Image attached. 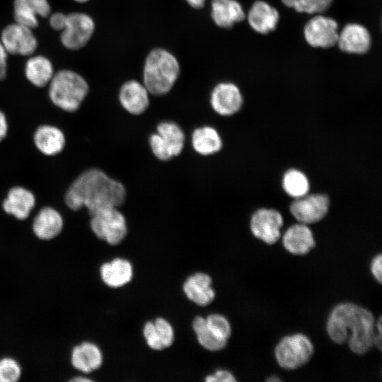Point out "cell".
<instances>
[{
    "mask_svg": "<svg viewBox=\"0 0 382 382\" xmlns=\"http://www.w3.org/2000/svg\"><path fill=\"white\" fill-rule=\"evenodd\" d=\"M329 205L330 199L326 195L306 194L294 199L291 204L290 212L299 223L314 224L325 216Z\"/></svg>",
    "mask_w": 382,
    "mask_h": 382,
    "instance_id": "cell-9",
    "label": "cell"
},
{
    "mask_svg": "<svg viewBox=\"0 0 382 382\" xmlns=\"http://www.w3.org/2000/svg\"><path fill=\"white\" fill-rule=\"evenodd\" d=\"M70 382H90L93 381L91 378H89L88 377H86L83 375H79L74 376L73 378L69 379Z\"/></svg>",
    "mask_w": 382,
    "mask_h": 382,
    "instance_id": "cell-40",
    "label": "cell"
},
{
    "mask_svg": "<svg viewBox=\"0 0 382 382\" xmlns=\"http://www.w3.org/2000/svg\"><path fill=\"white\" fill-rule=\"evenodd\" d=\"M192 328L199 343L207 350L219 351L223 349L227 345L228 342L214 335L208 328L206 319L203 317H196L193 320Z\"/></svg>",
    "mask_w": 382,
    "mask_h": 382,
    "instance_id": "cell-28",
    "label": "cell"
},
{
    "mask_svg": "<svg viewBox=\"0 0 382 382\" xmlns=\"http://www.w3.org/2000/svg\"><path fill=\"white\" fill-rule=\"evenodd\" d=\"M49 83L50 100L57 107L66 112L76 111L88 92L86 80L69 70L56 73Z\"/></svg>",
    "mask_w": 382,
    "mask_h": 382,
    "instance_id": "cell-4",
    "label": "cell"
},
{
    "mask_svg": "<svg viewBox=\"0 0 382 382\" xmlns=\"http://www.w3.org/2000/svg\"><path fill=\"white\" fill-rule=\"evenodd\" d=\"M192 144L196 152L208 156L221 149L222 141L214 128L204 126L195 129L192 135Z\"/></svg>",
    "mask_w": 382,
    "mask_h": 382,
    "instance_id": "cell-26",
    "label": "cell"
},
{
    "mask_svg": "<svg viewBox=\"0 0 382 382\" xmlns=\"http://www.w3.org/2000/svg\"><path fill=\"white\" fill-rule=\"evenodd\" d=\"M50 13L47 0H14L16 23L31 29L37 26V16L47 17Z\"/></svg>",
    "mask_w": 382,
    "mask_h": 382,
    "instance_id": "cell-21",
    "label": "cell"
},
{
    "mask_svg": "<svg viewBox=\"0 0 382 382\" xmlns=\"http://www.w3.org/2000/svg\"><path fill=\"white\" fill-rule=\"evenodd\" d=\"M125 186L98 168L83 172L65 194V203L74 211L86 207L91 216L101 210L117 207L125 201Z\"/></svg>",
    "mask_w": 382,
    "mask_h": 382,
    "instance_id": "cell-2",
    "label": "cell"
},
{
    "mask_svg": "<svg viewBox=\"0 0 382 382\" xmlns=\"http://www.w3.org/2000/svg\"><path fill=\"white\" fill-rule=\"evenodd\" d=\"M279 18L278 11L262 1L255 2L248 15L251 28L261 34H267L274 30Z\"/></svg>",
    "mask_w": 382,
    "mask_h": 382,
    "instance_id": "cell-24",
    "label": "cell"
},
{
    "mask_svg": "<svg viewBox=\"0 0 382 382\" xmlns=\"http://www.w3.org/2000/svg\"><path fill=\"white\" fill-rule=\"evenodd\" d=\"M35 205L34 195L21 186L13 187L8 192L3 202V209L18 220L26 219Z\"/></svg>",
    "mask_w": 382,
    "mask_h": 382,
    "instance_id": "cell-19",
    "label": "cell"
},
{
    "mask_svg": "<svg viewBox=\"0 0 382 382\" xmlns=\"http://www.w3.org/2000/svg\"><path fill=\"white\" fill-rule=\"evenodd\" d=\"M76 1L80 2V3H84L86 2L88 0H75Z\"/></svg>",
    "mask_w": 382,
    "mask_h": 382,
    "instance_id": "cell-43",
    "label": "cell"
},
{
    "mask_svg": "<svg viewBox=\"0 0 382 382\" xmlns=\"http://www.w3.org/2000/svg\"><path fill=\"white\" fill-rule=\"evenodd\" d=\"M371 272L375 279L379 283L382 282V255L378 253L371 260L370 265Z\"/></svg>",
    "mask_w": 382,
    "mask_h": 382,
    "instance_id": "cell-36",
    "label": "cell"
},
{
    "mask_svg": "<svg viewBox=\"0 0 382 382\" xmlns=\"http://www.w3.org/2000/svg\"><path fill=\"white\" fill-rule=\"evenodd\" d=\"M143 333L150 348L154 350H161L165 348L153 322L149 321L144 325Z\"/></svg>",
    "mask_w": 382,
    "mask_h": 382,
    "instance_id": "cell-34",
    "label": "cell"
},
{
    "mask_svg": "<svg viewBox=\"0 0 382 382\" xmlns=\"http://www.w3.org/2000/svg\"><path fill=\"white\" fill-rule=\"evenodd\" d=\"M154 323L164 347H170L174 340V331L172 325L162 318H156Z\"/></svg>",
    "mask_w": 382,
    "mask_h": 382,
    "instance_id": "cell-33",
    "label": "cell"
},
{
    "mask_svg": "<svg viewBox=\"0 0 382 382\" xmlns=\"http://www.w3.org/2000/svg\"><path fill=\"white\" fill-rule=\"evenodd\" d=\"M180 72L177 59L163 49L153 50L147 56L144 68V85L156 96L170 91Z\"/></svg>",
    "mask_w": 382,
    "mask_h": 382,
    "instance_id": "cell-3",
    "label": "cell"
},
{
    "mask_svg": "<svg viewBox=\"0 0 382 382\" xmlns=\"http://www.w3.org/2000/svg\"><path fill=\"white\" fill-rule=\"evenodd\" d=\"M210 103L214 110L223 116L237 112L243 104L238 88L232 83H220L213 89Z\"/></svg>",
    "mask_w": 382,
    "mask_h": 382,
    "instance_id": "cell-14",
    "label": "cell"
},
{
    "mask_svg": "<svg viewBox=\"0 0 382 382\" xmlns=\"http://www.w3.org/2000/svg\"><path fill=\"white\" fill-rule=\"evenodd\" d=\"M8 132V124L5 115L0 111V141L6 136Z\"/></svg>",
    "mask_w": 382,
    "mask_h": 382,
    "instance_id": "cell-39",
    "label": "cell"
},
{
    "mask_svg": "<svg viewBox=\"0 0 382 382\" xmlns=\"http://www.w3.org/2000/svg\"><path fill=\"white\" fill-rule=\"evenodd\" d=\"M282 187L287 195L296 199L308 193L309 182L303 173L290 169L283 176Z\"/></svg>",
    "mask_w": 382,
    "mask_h": 382,
    "instance_id": "cell-29",
    "label": "cell"
},
{
    "mask_svg": "<svg viewBox=\"0 0 382 382\" xmlns=\"http://www.w3.org/2000/svg\"><path fill=\"white\" fill-rule=\"evenodd\" d=\"M90 227L98 238L112 245L121 243L127 233L125 217L117 207L107 208L91 215Z\"/></svg>",
    "mask_w": 382,
    "mask_h": 382,
    "instance_id": "cell-6",
    "label": "cell"
},
{
    "mask_svg": "<svg viewBox=\"0 0 382 382\" xmlns=\"http://www.w3.org/2000/svg\"><path fill=\"white\" fill-rule=\"evenodd\" d=\"M375 323L373 313L367 308L353 303H341L330 311L326 330L335 343L347 342L352 352L361 355L374 345Z\"/></svg>",
    "mask_w": 382,
    "mask_h": 382,
    "instance_id": "cell-1",
    "label": "cell"
},
{
    "mask_svg": "<svg viewBox=\"0 0 382 382\" xmlns=\"http://www.w3.org/2000/svg\"><path fill=\"white\" fill-rule=\"evenodd\" d=\"M54 75L51 62L45 57H33L25 65V76L28 81L37 87L49 83Z\"/></svg>",
    "mask_w": 382,
    "mask_h": 382,
    "instance_id": "cell-27",
    "label": "cell"
},
{
    "mask_svg": "<svg viewBox=\"0 0 382 382\" xmlns=\"http://www.w3.org/2000/svg\"><path fill=\"white\" fill-rule=\"evenodd\" d=\"M283 224V217L278 211L262 208L252 215L250 228L255 237L267 245H273L281 236Z\"/></svg>",
    "mask_w": 382,
    "mask_h": 382,
    "instance_id": "cell-10",
    "label": "cell"
},
{
    "mask_svg": "<svg viewBox=\"0 0 382 382\" xmlns=\"http://www.w3.org/2000/svg\"><path fill=\"white\" fill-rule=\"evenodd\" d=\"M149 93L144 84L131 80L122 86L119 100L127 112L132 115H140L149 107Z\"/></svg>",
    "mask_w": 382,
    "mask_h": 382,
    "instance_id": "cell-17",
    "label": "cell"
},
{
    "mask_svg": "<svg viewBox=\"0 0 382 382\" xmlns=\"http://www.w3.org/2000/svg\"><path fill=\"white\" fill-rule=\"evenodd\" d=\"M282 244L286 251L294 255H304L316 245L311 230L306 224L299 223L287 228L282 237Z\"/></svg>",
    "mask_w": 382,
    "mask_h": 382,
    "instance_id": "cell-16",
    "label": "cell"
},
{
    "mask_svg": "<svg viewBox=\"0 0 382 382\" xmlns=\"http://www.w3.org/2000/svg\"><path fill=\"white\" fill-rule=\"evenodd\" d=\"M307 42L314 47L328 48L337 44V23L330 18L316 16L304 28Z\"/></svg>",
    "mask_w": 382,
    "mask_h": 382,
    "instance_id": "cell-12",
    "label": "cell"
},
{
    "mask_svg": "<svg viewBox=\"0 0 382 382\" xmlns=\"http://www.w3.org/2000/svg\"><path fill=\"white\" fill-rule=\"evenodd\" d=\"M69 361L75 370L86 375L100 368L103 357L100 347L96 344L84 341L71 348Z\"/></svg>",
    "mask_w": 382,
    "mask_h": 382,
    "instance_id": "cell-13",
    "label": "cell"
},
{
    "mask_svg": "<svg viewBox=\"0 0 382 382\" xmlns=\"http://www.w3.org/2000/svg\"><path fill=\"white\" fill-rule=\"evenodd\" d=\"M64 220L61 214L51 207L42 208L35 216L32 230L34 235L41 241H51L62 231Z\"/></svg>",
    "mask_w": 382,
    "mask_h": 382,
    "instance_id": "cell-15",
    "label": "cell"
},
{
    "mask_svg": "<svg viewBox=\"0 0 382 382\" xmlns=\"http://www.w3.org/2000/svg\"><path fill=\"white\" fill-rule=\"evenodd\" d=\"M206 319L207 325L217 337L228 342L231 334V325L226 317L221 314H210Z\"/></svg>",
    "mask_w": 382,
    "mask_h": 382,
    "instance_id": "cell-32",
    "label": "cell"
},
{
    "mask_svg": "<svg viewBox=\"0 0 382 382\" xmlns=\"http://www.w3.org/2000/svg\"><path fill=\"white\" fill-rule=\"evenodd\" d=\"M288 7L299 12L308 13H321L331 4L332 0H282Z\"/></svg>",
    "mask_w": 382,
    "mask_h": 382,
    "instance_id": "cell-31",
    "label": "cell"
},
{
    "mask_svg": "<svg viewBox=\"0 0 382 382\" xmlns=\"http://www.w3.org/2000/svg\"><path fill=\"white\" fill-rule=\"evenodd\" d=\"M1 39L7 53L11 54L29 55L37 48V40L31 28L17 23L4 28Z\"/></svg>",
    "mask_w": 382,
    "mask_h": 382,
    "instance_id": "cell-11",
    "label": "cell"
},
{
    "mask_svg": "<svg viewBox=\"0 0 382 382\" xmlns=\"http://www.w3.org/2000/svg\"><path fill=\"white\" fill-rule=\"evenodd\" d=\"M340 49L352 54H364L371 45V36L364 26L350 23L347 25L340 34L337 42Z\"/></svg>",
    "mask_w": 382,
    "mask_h": 382,
    "instance_id": "cell-18",
    "label": "cell"
},
{
    "mask_svg": "<svg viewBox=\"0 0 382 382\" xmlns=\"http://www.w3.org/2000/svg\"><path fill=\"white\" fill-rule=\"evenodd\" d=\"M94 28L93 19L87 14L74 13L66 15V21L62 30L61 41L68 49H80L91 37Z\"/></svg>",
    "mask_w": 382,
    "mask_h": 382,
    "instance_id": "cell-8",
    "label": "cell"
},
{
    "mask_svg": "<svg viewBox=\"0 0 382 382\" xmlns=\"http://www.w3.org/2000/svg\"><path fill=\"white\" fill-rule=\"evenodd\" d=\"M280 381H281V379L279 378H278L277 376H270L267 379V381H269V382Z\"/></svg>",
    "mask_w": 382,
    "mask_h": 382,
    "instance_id": "cell-42",
    "label": "cell"
},
{
    "mask_svg": "<svg viewBox=\"0 0 382 382\" xmlns=\"http://www.w3.org/2000/svg\"><path fill=\"white\" fill-rule=\"evenodd\" d=\"M185 134L173 122H162L157 126V132L149 138V144L154 156L161 161H168L178 156L183 149Z\"/></svg>",
    "mask_w": 382,
    "mask_h": 382,
    "instance_id": "cell-7",
    "label": "cell"
},
{
    "mask_svg": "<svg viewBox=\"0 0 382 382\" xmlns=\"http://www.w3.org/2000/svg\"><path fill=\"white\" fill-rule=\"evenodd\" d=\"M187 2L195 8H201L204 4L205 0H186Z\"/></svg>",
    "mask_w": 382,
    "mask_h": 382,
    "instance_id": "cell-41",
    "label": "cell"
},
{
    "mask_svg": "<svg viewBox=\"0 0 382 382\" xmlns=\"http://www.w3.org/2000/svg\"><path fill=\"white\" fill-rule=\"evenodd\" d=\"M205 381L207 382H234L236 381L233 375L226 371L219 369L217 370L214 374L209 375L205 378Z\"/></svg>",
    "mask_w": 382,
    "mask_h": 382,
    "instance_id": "cell-35",
    "label": "cell"
},
{
    "mask_svg": "<svg viewBox=\"0 0 382 382\" xmlns=\"http://www.w3.org/2000/svg\"><path fill=\"white\" fill-rule=\"evenodd\" d=\"M212 17L214 23L222 28H231L245 18L241 4L235 0H213Z\"/></svg>",
    "mask_w": 382,
    "mask_h": 382,
    "instance_id": "cell-25",
    "label": "cell"
},
{
    "mask_svg": "<svg viewBox=\"0 0 382 382\" xmlns=\"http://www.w3.org/2000/svg\"><path fill=\"white\" fill-rule=\"evenodd\" d=\"M212 283V278L207 274L197 272L187 279L183 284V291L193 303L205 306L215 297Z\"/></svg>",
    "mask_w": 382,
    "mask_h": 382,
    "instance_id": "cell-20",
    "label": "cell"
},
{
    "mask_svg": "<svg viewBox=\"0 0 382 382\" xmlns=\"http://www.w3.org/2000/svg\"><path fill=\"white\" fill-rule=\"evenodd\" d=\"M99 272L103 283L112 288L127 284L133 277L132 264L123 258H115L110 262L103 263Z\"/></svg>",
    "mask_w": 382,
    "mask_h": 382,
    "instance_id": "cell-22",
    "label": "cell"
},
{
    "mask_svg": "<svg viewBox=\"0 0 382 382\" xmlns=\"http://www.w3.org/2000/svg\"><path fill=\"white\" fill-rule=\"evenodd\" d=\"M7 52L0 42V80L4 79L6 75Z\"/></svg>",
    "mask_w": 382,
    "mask_h": 382,
    "instance_id": "cell-38",
    "label": "cell"
},
{
    "mask_svg": "<svg viewBox=\"0 0 382 382\" xmlns=\"http://www.w3.org/2000/svg\"><path fill=\"white\" fill-rule=\"evenodd\" d=\"M23 374L20 362L14 357L0 358V382H18Z\"/></svg>",
    "mask_w": 382,
    "mask_h": 382,
    "instance_id": "cell-30",
    "label": "cell"
},
{
    "mask_svg": "<svg viewBox=\"0 0 382 382\" xmlns=\"http://www.w3.org/2000/svg\"><path fill=\"white\" fill-rule=\"evenodd\" d=\"M313 352L312 342L303 333L283 337L274 348L277 364L286 370L297 369L306 364Z\"/></svg>",
    "mask_w": 382,
    "mask_h": 382,
    "instance_id": "cell-5",
    "label": "cell"
},
{
    "mask_svg": "<svg viewBox=\"0 0 382 382\" xmlns=\"http://www.w3.org/2000/svg\"><path fill=\"white\" fill-rule=\"evenodd\" d=\"M66 21V15L62 13H55L50 18V23L52 28L62 30Z\"/></svg>",
    "mask_w": 382,
    "mask_h": 382,
    "instance_id": "cell-37",
    "label": "cell"
},
{
    "mask_svg": "<svg viewBox=\"0 0 382 382\" xmlns=\"http://www.w3.org/2000/svg\"><path fill=\"white\" fill-rule=\"evenodd\" d=\"M33 140L37 149L46 156L58 154L66 142L62 130L49 125L40 126L35 132Z\"/></svg>",
    "mask_w": 382,
    "mask_h": 382,
    "instance_id": "cell-23",
    "label": "cell"
}]
</instances>
